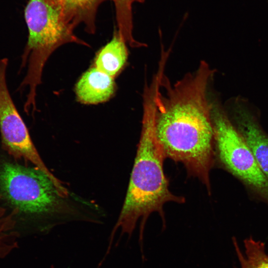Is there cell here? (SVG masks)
I'll return each instance as SVG.
<instances>
[{
  "label": "cell",
  "instance_id": "obj_7",
  "mask_svg": "<svg viewBox=\"0 0 268 268\" xmlns=\"http://www.w3.org/2000/svg\"><path fill=\"white\" fill-rule=\"evenodd\" d=\"M233 123L250 147L268 181V134L262 128L257 118L240 105L236 106Z\"/></svg>",
  "mask_w": 268,
  "mask_h": 268
},
{
  "label": "cell",
  "instance_id": "obj_13",
  "mask_svg": "<svg viewBox=\"0 0 268 268\" xmlns=\"http://www.w3.org/2000/svg\"><path fill=\"white\" fill-rule=\"evenodd\" d=\"M115 3L117 30L126 42L132 47H135L138 42L133 36V21L132 6L134 2H142L144 0H112Z\"/></svg>",
  "mask_w": 268,
  "mask_h": 268
},
{
  "label": "cell",
  "instance_id": "obj_3",
  "mask_svg": "<svg viewBox=\"0 0 268 268\" xmlns=\"http://www.w3.org/2000/svg\"><path fill=\"white\" fill-rule=\"evenodd\" d=\"M28 30L21 68L28 63L27 74L19 89L28 87V99H35L44 64L58 47L67 42H80L74 27L66 19L61 0H29L24 10Z\"/></svg>",
  "mask_w": 268,
  "mask_h": 268
},
{
  "label": "cell",
  "instance_id": "obj_12",
  "mask_svg": "<svg viewBox=\"0 0 268 268\" xmlns=\"http://www.w3.org/2000/svg\"><path fill=\"white\" fill-rule=\"evenodd\" d=\"M16 213L15 210L10 213L0 206V258L5 257L17 247L19 236L15 230L14 219Z\"/></svg>",
  "mask_w": 268,
  "mask_h": 268
},
{
  "label": "cell",
  "instance_id": "obj_9",
  "mask_svg": "<svg viewBox=\"0 0 268 268\" xmlns=\"http://www.w3.org/2000/svg\"><path fill=\"white\" fill-rule=\"evenodd\" d=\"M126 43L123 37L116 30L112 40L97 55L94 67L114 78L127 62L128 52Z\"/></svg>",
  "mask_w": 268,
  "mask_h": 268
},
{
  "label": "cell",
  "instance_id": "obj_8",
  "mask_svg": "<svg viewBox=\"0 0 268 268\" xmlns=\"http://www.w3.org/2000/svg\"><path fill=\"white\" fill-rule=\"evenodd\" d=\"M114 78L94 67L84 72L75 85L78 100L86 104H96L109 100L114 93Z\"/></svg>",
  "mask_w": 268,
  "mask_h": 268
},
{
  "label": "cell",
  "instance_id": "obj_4",
  "mask_svg": "<svg viewBox=\"0 0 268 268\" xmlns=\"http://www.w3.org/2000/svg\"><path fill=\"white\" fill-rule=\"evenodd\" d=\"M215 159L250 190L268 203V181L242 134L226 114L212 104Z\"/></svg>",
  "mask_w": 268,
  "mask_h": 268
},
{
  "label": "cell",
  "instance_id": "obj_1",
  "mask_svg": "<svg viewBox=\"0 0 268 268\" xmlns=\"http://www.w3.org/2000/svg\"><path fill=\"white\" fill-rule=\"evenodd\" d=\"M154 93L146 90L143 96V116L139 141L131 172L125 201L117 222L111 232L107 247L111 251L116 231L121 230L119 241L126 234L132 236L140 219L139 243L143 253L144 227L151 213L157 212L166 227L163 206L167 202L184 203L185 199L169 190V181L163 169L166 158L156 137Z\"/></svg>",
  "mask_w": 268,
  "mask_h": 268
},
{
  "label": "cell",
  "instance_id": "obj_11",
  "mask_svg": "<svg viewBox=\"0 0 268 268\" xmlns=\"http://www.w3.org/2000/svg\"><path fill=\"white\" fill-rule=\"evenodd\" d=\"M233 241L241 268H268V255L263 242L256 241L252 237L246 239L243 253L236 239H233Z\"/></svg>",
  "mask_w": 268,
  "mask_h": 268
},
{
  "label": "cell",
  "instance_id": "obj_2",
  "mask_svg": "<svg viewBox=\"0 0 268 268\" xmlns=\"http://www.w3.org/2000/svg\"><path fill=\"white\" fill-rule=\"evenodd\" d=\"M155 132L165 157L185 166L210 193L209 173L214 164L211 114L181 107L155 117Z\"/></svg>",
  "mask_w": 268,
  "mask_h": 268
},
{
  "label": "cell",
  "instance_id": "obj_6",
  "mask_svg": "<svg viewBox=\"0 0 268 268\" xmlns=\"http://www.w3.org/2000/svg\"><path fill=\"white\" fill-rule=\"evenodd\" d=\"M8 62L7 58L0 60V131L2 146L14 158L23 159L34 164L50 178L62 196H67V189L41 159L11 98L6 77Z\"/></svg>",
  "mask_w": 268,
  "mask_h": 268
},
{
  "label": "cell",
  "instance_id": "obj_10",
  "mask_svg": "<svg viewBox=\"0 0 268 268\" xmlns=\"http://www.w3.org/2000/svg\"><path fill=\"white\" fill-rule=\"evenodd\" d=\"M106 0H61L65 17L74 27L80 23L89 33L95 30V19L98 6Z\"/></svg>",
  "mask_w": 268,
  "mask_h": 268
},
{
  "label": "cell",
  "instance_id": "obj_5",
  "mask_svg": "<svg viewBox=\"0 0 268 268\" xmlns=\"http://www.w3.org/2000/svg\"><path fill=\"white\" fill-rule=\"evenodd\" d=\"M0 192L17 212L38 216L55 213L63 198L39 168L9 162L0 167Z\"/></svg>",
  "mask_w": 268,
  "mask_h": 268
}]
</instances>
